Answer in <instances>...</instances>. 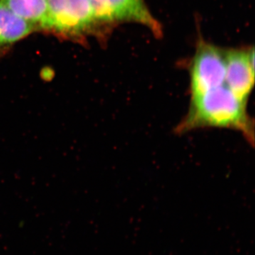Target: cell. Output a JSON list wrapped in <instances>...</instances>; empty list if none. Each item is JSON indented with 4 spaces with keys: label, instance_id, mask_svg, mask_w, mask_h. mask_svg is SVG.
I'll return each instance as SVG.
<instances>
[{
    "label": "cell",
    "instance_id": "6da1fadb",
    "mask_svg": "<svg viewBox=\"0 0 255 255\" xmlns=\"http://www.w3.org/2000/svg\"><path fill=\"white\" fill-rule=\"evenodd\" d=\"M248 104L241 100L226 85L191 97L186 115L174 129L179 135L201 128H226L236 130L253 145L254 120Z\"/></svg>",
    "mask_w": 255,
    "mask_h": 255
},
{
    "label": "cell",
    "instance_id": "7a4b0ae2",
    "mask_svg": "<svg viewBox=\"0 0 255 255\" xmlns=\"http://www.w3.org/2000/svg\"><path fill=\"white\" fill-rule=\"evenodd\" d=\"M226 85V53L217 47L201 43L190 71L191 97Z\"/></svg>",
    "mask_w": 255,
    "mask_h": 255
},
{
    "label": "cell",
    "instance_id": "3957f363",
    "mask_svg": "<svg viewBox=\"0 0 255 255\" xmlns=\"http://www.w3.org/2000/svg\"><path fill=\"white\" fill-rule=\"evenodd\" d=\"M46 29L67 36H78L95 21L89 0H47Z\"/></svg>",
    "mask_w": 255,
    "mask_h": 255
},
{
    "label": "cell",
    "instance_id": "277c9868",
    "mask_svg": "<svg viewBox=\"0 0 255 255\" xmlns=\"http://www.w3.org/2000/svg\"><path fill=\"white\" fill-rule=\"evenodd\" d=\"M95 20L112 22L128 21L141 23L158 33L159 23L144 0H89Z\"/></svg>",
    "mask_w": 255,
    "mask_h": 255
},
{
    "label": "cell",
    "instance_id": "5b68a950",
    "mask_svg": "<svg viewBox=\"0 0 255 255\" xmlns=\"http://www.w3.org/2000/svg\"><path fill=\"white\" fill-rule=\"evenodd\" d=\"M226 85L248 103L255 85L254 51L233 50L226 53Z\"/></svg>",
    "mask_w": 255,
    "mask_h": 255
},
{
    "label": "cell",
    "instance_id": "8992f818",
    "mask_svg": "<svg viewBox=\"0 0 255 255\" xmlns=\"http://www.w3.org/2000/svg\"><path fill=\"white\" fill-rule=\"evenodd\" d=\"M36 28L18 17L0 1V50L11 46Z\"/></svg>",
    "mask_w": 255,
    "mask_h": 255
},
{
    "label": "cell",
    "instance_id": "52a82bcc",
    "mask_svg": "<svg viewBox=\"0 0 255 255\" xmlns=\"http://www.w3.org/2000/svg\"><path fill=\"white\" fill-rule=\"evenodd\" d=\"M14 14L35 28L46 29L48 17L47 0H1Z\"/></svg>",
    "mask_w": 255,
    "mask_h": 255
}]
</instances>
